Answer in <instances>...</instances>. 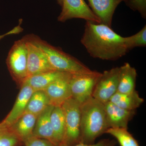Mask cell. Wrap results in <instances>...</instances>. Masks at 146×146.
I'll use <instances>...</instances> for the list:
<instances>
[{
  "instance_id": "1",
  "label": "cell",
  "mask_w": 146,
  "mask_h": 146,
  "mask_svg": "<svg viewBox=\"0 0 146 146\" xmlns=\"http://www.w3.org/2000/svg\"><path fill=\"white\" fill-rule=\"evenodd\" d=\"M81 43L91 57L102 60H117L129 52L125 37L103 23L86 21Z\"/></svg>"
},
{
  "instance_id": "2",
  "label": "cell",
  "mask_w": 146,
  "mask_h": 146,
  "mask_svg": "<svg viewBox=\"0 0 146 146\" xmlns=\"http://www.w3.org/2000/svg\"><path fill=\"white\" fill-rule=\"evenodd\" d=\"M81 142L94 144L109 128L104 104L93 97L80 104Z\"/></svg>"
},
{
  "instance_id": "3",
  "label": "cell",
  "mask_w": 146,
  "mask_h": 146,
  "mask_svg": "<svg viewBox=\"0 0 146 146\" xmlns=\"http://www.w3.org/2000/svg\"><path fill=\"white\" fill-rule=\"evenodd\" d=\"M32 36L35 42L43 51L50 65L54 70L71 74L91 70L76 58L64 52L59 48L52 46L36 36Z\"/></svg>"
},
{
  "instance_id": "4",
  "label": "cell",
  "mask_w": 146,
  "mask_h": 146,
  "mask_svg": "<svg viewBox=\"0 0 146 146\" xmlns=\"http://www.w3.org/2000/svg\"><path fill=\"white\" fill-rule=\"evenodd\" d=\"M61 106L64 113L65 122V136L62 144L72 146L80 143V104L71 98L64 102Z\"/></svg>"
},
{
  "instance_id": "5",
  "label": "cell",
  "mask_w": 146,
  "mask_h": 146,
  "mask_svg": "<svg viewBox=\"0 0 146 146\" xmlns=\"http://www.w3.org/2000/svg\"><path fill=\"white\" fill-rule=\"evenodd\" d=\"M102 73L91 70L72 74L70 82L72 98L80 104L92 97L93 91Z\"/></svg>"
},
{
  "instance_id": "6",
  "label": "cell",
  "mask_w": 146,
  "mask_h": 146,
  "mask_svg": "<svg viewBox=\"0 0 146 146\" xmlns=\"http://www.w3.org/2000/svg\"><path fill=\"white\" fill-rule=\"evenodd\" d=\"M7 63L13 77L22 84L28 77L27 49L25 38L14 43L9 52Z\"/></svg>"
},
{
  "instance_id": "7",
  "label": "cell",
  "mask_w": 146,
  "mask_h": 146,
  "mask_svg": "<svg viewBox=\"0 0 146 146\" xmlns=\"http://www.w3.org/2000/svg\"><path fill=\"white\" fill-rule=\"evenodd\" d=\"M120 70V67H116L102 73L94 88L92 97L104 104L109 101L117 91Z\"/></svg>"
},
{
  "instance_id": "8",
  "label": "cell",
  "mask_w": 146,
  "mask_h": 146,
  "mask_svg": "<svg viewBox=\"0 0 146 146\" xmlns=\"http://www.w3.org/2000/svg\"><path fill=\"white\" fill-rule=\"evenodd\" d=\"M62 11L58 17L60 22L73 18H80L86 21L101 23L99 18L86 4L84 0H63Z\"/></svg>"
},
{
  "instance_id": "9",
  "label": "cell",
  "mask_w": 146,
  "mask_h": 146,
  "mask_svg": "<svg viewBox=\"0 0 146 146\" xmlns=\"http://www.w3.org/2000/svg\"><path fill=\"white\" fill-rule=\"evenodd\" d=\"M25 38L27 49L28 77L38 73L54 70L50 65L43 51L35 42L32 36H27Z\"/></svg>"
},
{
  "instance_id": "10",
  "label": "cell",
  "mask_w": 146,
  "mask_h": 146,
  "mask_svg": "<svg viewBox=\"0 0 146 146\" xmlns=\"http://www.w3.org/2000/svg\"><path fill=\"white\" fill-rule=\"evenodd\" d=\"M72 74L64 72L44 90L48 97L51 104L61 106L64 102L72 98L70 87Z\"/></svg>"
},
{
  "instance_id": "11",
  "label": "cell",
  "mask_w": 146,
  "mask_h": 146,
  "mask_svg": "<svg viewBox=\"0 0 146 146\" xmlns=\"http://www.w3.org/2000/svg\"><path fill=\"white\" fill-rule=\"evenodd\" d=\"M34 91L27 84H22L13 108L6 117L0 123V127H9L25 113L29 100Z\"/></svg>"
},
{
  "instance_id": "12",
  "label": "cell",
  "mask_w": 146,
  "mask_h": 146,
  "mask_svg": "<svg viewBox=\"0 0 146 146\" xmlns=\"http://www.w3.org/2000/svg\"><path fill=\"white\" fill-rule=\"evenodd\" d=\"M108 127L128 128V125L136 114V110L123 109L111 102L104 104Z\"/></svg>"
},
{
  "instance_id": "13",
  "label": "cell",
  "mask_w": 146,
  "mask_h": 146,
  "mask_svg": "<svg viewBox=\"0 0 146 146\" xmlns=\"http://www.w3.org/2000/svg\"><path fill=\"white\" fill-rule=\"evenodd\" d=\"M91 10L101 23L112 27V18L116 8L125 0H88Z\"/></svg>"
},
{
  "instance_id": "14",
  "label": "cell",
  "mask_w": 146,
  "mask_h": 146,
  "mask_svg": "<svg viewBox=\"0 0 146 146\" xmlns=\"http://www.w3.org/2000/svg\"><path fill=\"white\" fill-rule=\"evenodd\" d=\"M37 117L31 113L25 112L9 128L24 143L33 136Z\"/></svg>"
},
{
  "instance_id": "15",
  "label": "cell",
  "mask_w": 146,
  "mask_h": 146,
  "mask_svg": "<svg viewBox=\"0 0 146 146\" xmlns=\"http://www.w3.org/2000/svg\"><path fill=\"white\" fill-rule=\"evenodd\" d=\"M54 107V106L52 105H50L37 116L33 130V136L46 139L56 145L54 138L50 121L51 114Z\"/></svg>"
},
{
  "instance_id": "16",
  "label": "cell",
  "mask_w": 146,
  "mask_h": 146,
  "mask_svg": "<svg viewBox=\"0 0 146 146\" xmlns=\"http://www.w3.org/2000/svg\"><path fill=\"white\" fill-rule=\"evenodd\" d=\"M120 68L117 92L121 94H128L135 91L137 76L136 69L128 63H125Z\"/></svg>"
},
{
  "instance_id": "17",
  "label": "cell",
  "mask_w": 146,
  "mask_h": 146,
  "mask_svg": "<svg viewBox=\"0 0 146 146\" xmlns=\"http://www.w3.org/2000/svg\"><path fill=\"white\" fill-rule=\"evenodd\" d=\"M63 72H64L51 70L38 73L29 76L23 83L27 84L31 86L35 91L44 90L60 77Z\"/></svg>"
},
{
  "instance_id": "18",
  "label": "cell",
  "mask_w": 146,
  "mask_h": 146,
  "mask_svg": "<svg viewBox=\"0 0 146 146\" xmlns=\"http://www.w3.org/2000/svg\"><path fill=\"white\" fill-rule=\"evenodd\" d=\"M109 101L123 109L136 110L143 103L144 100L135 90L128 94L117 92L112 96Z\"/></svg>"
},
{
  "instance_id": "19",
  "label": "cell",
  "mask_w": 146,
  "mask_h": 146,
  "mask_svg": "<svg viewBox=\"0 0 146 146\" xmlns=\"http://www.w3.org/2000/svg\"><path fill=\"white\" fill-rule=\"evenodd\" d=\"M54 138L56 145L63 143L65 132V117L61 106H54L50 115Z\"/></svg>"
},
{
  "instance_id": "20",
  "label": "cell",
  "mask_w": 146,
  "mask_h": 146,
  "mask_svg": "<svg viewBox=\"0 0 146 146\" xmlns=\"http://www.w3.org/2000/svg\"><path fill=\"white\" fill-rule=\"evenodd\" d=\"M50 104L49 99L44 91H35L29 100L25 112L38 116Z\"/></svg>"
},
{
  "instance_id": "21",
  "label": "cell",
  "mask_w": 146,
  "mask_h": 146,
  "mask_svg": "<svg viewBox=\"0 0 146 146\" xmlns=\"http://www.w3.org/2000/svg\"><path fill=\"white\" fill-rule=\"evenodd\" d=\"M106 133L115 137L121 146H140L138 141L127 130L123 128H109Z\"/></svg>"
},
{
  "instance_id": "22",
  "label": "cell",
  "mask_w": 146,
  "mask_h": 146,
  "mask_svg": "<svg viewBox=\"0 0 146 146\" xmlns=\"http://www.w3.org/2000/svg\"><path fill=\"white\" fill-rule=\"evenodd\" d=\"M125 42L129 51L136 47H146V25L136 34L127 37H125Z\"/></svg>"
},
{
  "instance_id": "23",
  "label": "cell",
  "mask_w": 146,
  "mask_h": 146,
  "mask_svg": "<svg viewBox=\"0 0 146 146\" xmlns=\"http://www.w3.org/2000/svg\"><path fill=\"white\" fill-rule=\"evenodd\" d=\"M23 143L9 127H0V146H18Z\"/></svg>"
},
{
  "instance_id": "24",
  "label": "cell",
  "mask_w": 146,
  "mask_h": 146,
  "mask_svg": "<svg viewBox=\"0 0 146 146\" xmlns=\"http://www.w3.org/2000/svg\"><path fill=\"white\" fill-rule=\"evenodd\" d=\"M126 5L131 9L138 11L144 19L146 18V0H125Z\"/></svg>"
},
{
  "instance_id": "25",
  "label": "cell",
  "mask_w": 146,
  "mask_h": 146,
  "mask_svg": "<svg viewBox=\"0 0 146 146\" xmlns=\"http://www.w3.org/2000/svg\"><path fill=\"white\" fill-rule=\"evenodd\" d=\"M24 144L25 146H58L46 139L34 136L29 138Z\"/></svg>"
},
{
  "instance_id": "26",
  "label": "cell",
  "mask_w": 146,
  "mask_h": 146,
  "mask_svg": "<svg viewBox=\"0 0 146 146\" xmlns=\"http://www.w3.org/2000/svg\"><path fill=\"white\" fill-rule=\"evenodd\" d=\"M116 142L115 140L109 139H104L101 140L96 144H86L79 143L74 145L69 146L64 144H61L58 146H115Z\"/></svg>"
},
{
  "instance_id": "27",
  "label": "cell",
  "mask_w": 146,
  "mask_h": 146,
  "mask_svg": "<svg viewBox=\"0 0 146 146\" xmlns=\"http://www.w3.org/2000/svg\"><path fill=\"white\" fill-rule=\"evenodd\" d=\"M23 29L20 26V25L14 27L13 29L8 32L5 34L0 35V40L3 39L5 36H8V35H10L18 34L20 33L21 32L23 31Z\"/></svg>"
},
{
  "instance_id": "28",
  "label": "cell",
  "mask_w": 146,
  "mask_h": 146,
  "mask_svg": "<svg viewBox=\"0 0 146 146\" xmlns=\"http://www.w3.org/2000/svg\"><path fill=\"white\" fill-rule=\"evenodd\" d=\"M56 1H57L58 3L60 6L62 7V4H63V0H56Z\"/></svg>"
}]
</instances>
